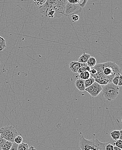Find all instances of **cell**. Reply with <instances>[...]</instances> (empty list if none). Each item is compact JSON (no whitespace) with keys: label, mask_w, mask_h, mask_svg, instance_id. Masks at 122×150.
<instances>
[{"label":"cell","mask_w":122,"mask_h":150,"mask_svg":"<svg viewBox=\"0 0 122 150\" xmlns=\"http://www.w3.org/2000/svg\"><path fill=\"white\" fill-rule=\"evenodd\" d=\"M67 0H47L39 8L40 13L47 18H60L65 16V9Z\"/></svg>","instance_id":"6da1fadb"},{"label":"cell","mask_w":122,"mask_h":150,"mask_svg":"<svg viewBox=\"0 0 122 150\" xmlns=\"http://www.w3.org/2000/svg\"><path fill=\"white\" fill-rule=\"evenodd\" d=\"M91 68L95 69L96 74L103 77L108 83L112 82L115 76L121 74V69L119 65L112 62L98 64Z\"/></svg>","instance_id":"7a4b0ae2"},{"label":"cell","mask_w":122,"mask_h":150,"mask_svg":"<svg viewBox=\"0 0 122 150\" xmlns=\"http://www.w3.org/2000/svg\"><path fill=\"white\" fill-rule=\"evenodd\" d=\"M108 143L101 142L97 139L87 140L82 136L80 139L79 147L82 150H105Z\"/></svg>","instance_id":"3957f363"},{"label":"cell","mask_w":122,"mask_h":150,"mask_svg":"<svg viewBox=\"0 0 122 150\" xmlns=\"http://www.w3.org/2000/svg\"><path fill=\"white\" fill-rule=\"evenodd\" d=\"M102 87L103 95L105 99L109 101L115 99L119 94V87L115 85L112 82Z\"/></svg>","instance_id":"277c9868"},{"label":"cell","mask_w":122,"mask_h":150,"mask_svg":"<svg viewBox=\"0 0 122 150\" xmlns=\"http://www.w3.org/2000/svg\"><path fill=\"white\" fill-rule=\"evenodd\" d=\"M0 135L2 138L9 141L14 142L15 137L18 135L17 129L13 126H6L0 129Z\"/></svg>","instance_id":"5b68a950"},{"label":"cell","mask_w":122,"mask_h":150,"mask_svg":"<svg viewBox=\"0 0 122 150\" xmlns=\"http://www.w3.org/2000/svg\"><path fill=\"white\" fill-rule=\"evenodd\" d=\"M82 8L80 7L79 4H74L69 2L66 3L65 9V16H70L73 14L80 13Z\"/></svg>","instance_id":"8992f818"},{"label":"cell","mask_w":122,"mask_h":150,"mask_svg":"<svg viewBox=\"0 0 122 150\" xmlns=\"http://www.w3.org/2000/svg\"><path fill=\"white\" fill-rule=\"evenodd\" d=\"M102 90V87L99 83L94 82L91 86L85 88V91L93 97H97Z\"/></svg>","instance_id":"52a82bcc"},{"label":"cell","mask_w":122,"mask_h":150,"mask_svg":"<svg viewBox=\"0 0 122 150\" xmlns=\"http://www.w3.org/2000/svg\"><path fill=\"white\" fill-rule=\"evenodd\" d=\"M70 69L74 73H76L81 67L87 66V63H82L79 62L72 61L69 64Z\"/></svg>","instance_id":"ba28073f"},{"label":"cell","mask_w":122,"mask_h":150,"mask_svg":"<svg viewBox=\"0 0 122 150\" xmlns=\"http://www.w3.org/2000/svg\"><path fill=\"white\" fill-rule=\"evenodd\" d=\"M75 87L79 91L81 92H83L85 91V85H84V80L82 79H78L75 81Z\"/></svg>","instance_id":"9c48e42d"},{"label":"cell","mask_w":122,"mask_h":150,"mask_svg":"<svg viewBox=\"0 0 122 150\" xmlns=\"http://www.w3.org/2000/svg\"><path fill=\"white\" fill-rule=\"evenodd\" d=\"M91 57V55L89 54L83 52L82 55L79 57L78 61L79 62L82 63H86L88 59Z\"/></svg>","instance_id":"30bf717a"},{"label":"cell","mask_w":122,"mask_h":150,"mask_svg":"<svg viewBox=\"0 0 122 150\" xmlns=\"http://www.w3.org/2000/svg\"><path fill=\"white\" fill-rule=\"evenodd\" d=\"M111 137L112 139L116 141L119 139L120 136V130H115L113 131L110 133Z\"/></svg>","instance_id":"8fae6325"},{"label":"cell","mask_w":122,"mask_h":150,"mask_svg":"<svg viewBox=\"0 0 122 150\" xmlns=\"http://www.w3.org/2000/svg\"><path fill=\"white\" fill-rule=\"evenodd\" d=\"M87 66L92 68L95 66L96 64V59L94 57H90L88 59L86 63Z\"/></svg>","instance_id":"7c38bea8"},{"label":"cell","mask_w":122,"mask_h":150,"mask_svg":"<svg viewBox=\"0 0 122 150\" xmlns=\"http://www.w3.org/2000/svg\"><path fill=\"white\" fill-rule=\"evenodd\" d=\"M79 76L80 79L84 80L87 79L91 77L90 72L87 71H84L79 74Z\"/></svg>","instance_id":"4fadbf2b"},{"label":"cell","mask_w":122,"mask_h":150,"mask_svg":"<svg viewBox=\"0 0 122 150\" xmlns=\"http://www.w3.org/2000/svg\"><path fill=\"white\" fill-rule=\"evenodd\" d=\"M95 82L94 78L91 77L89 79H87L84 80V85H85V88H87L89 86H91L92 84L94 83Z\"/></svg>","instance_id":"5bb4252c"},{"label":"cell","mask_w":122,"mask_h":150,"mask_svg":"<svg viewBox=\"0 0 122 150\" xmlns=\"http://www.w3.org/2000/svg\"><path fill=\"white\" fill-rule=\"evenodd\" d=\"M12 142L6 141L3 146L2 150H10L12 146Z\"/></svg>","instance_id":"9a60e30c"},{"label":"cell","mask_w":122,"mask_h":150,"mask_svg":"<svg viewBox=\"0 0 122 150\" xmlns=\"http://www.w3.org/2000/svg\"><path fill=\"white\" fill-rule=\"evenodd\" d=\"M6 47V43L4 38L0 36V51L4 50Z\"/></svg>","instance_id":"2e32d148"},{"label":"cell","mask_w":122,"mask_h":150,"mask_svg":"<svg viewBox=\"0 0 122 150\" xmlns=\"http://www.w3.org/2000/svg\"><path fill=\"white\" fill-rule=\"evenodd\" d=\"M29 146L26 143L22 142L21 143L18 144V150H29Z\"/></svg>","instance_id":"e0dca14e"},{"label":"cell","mask_w":122,"mask_h":150,"mask_svg":"<svg viewBox=\"0 0 122 150\" xmlns=\"http://www.w3.org/2000/svg\"><path fill=\"white\" fill-rule=\"evenodd\" d=\"M33 1L36 6L40 7L43 5L47 0H33Z\"/></svg>","instance_id":"ac0fdd59"},{"label":"cell","mask_w":122,"mask_h":150,"mask_svg":"<svg viewBox=\"0 0 122 150\" xmlns=\"http://www.w3.org/2000/svg\"><path fill=\"white\" fill-rule=\"evenodd\" d=\"M23 139L22 137L21 136H20V135H18L14 138V142L18 144L21 143L23 142Z\"/></svg>","instance_id":"d6986e66"},{"label":"cell","mask_w":122,"mask_h":150,"mask_svg":"<svg viewBox=\"0 0 122 150\" xmlns=\"http://www.w3.org/2000/svg\"><path fill=\"white\" fill-rule=\"evenodd\" d=\"M115 145L116 147H118L122 150V140L121 139H118L116 140V142L113 143V145Z\"/></svg>","instance_id":"ffe728a7"},{"label":"cell","mask_w":122,"mask_h":150,"mask_svg":"<svg viewBox=\"0 0 122 150\" xmlns=\"http://www.w3.org/2000/svg\"><path fill=\"white\" fill-rule=\"evenodd\" d=\"M119 75H120V74H117V75H116V76L114 77L113 79L112 82L114 84H115V85H117L118 79H119Z\"/></svg>","instance_id":"44dd1931"},{"label":"cell","mask_w":122,"mask_h":150,"mask_svg":"<svg viewBox=\"0 0 122 150\" xmlns=\"http://www.w3.org/2000/svg\"><path fill=\"white\" fill-rule=\"evenodd\" d=\"M6 141L7 140H5V139L0 136V150L2 149L3 146L4 144Z\"/></svg>","instance_id":"7402d4cb"},{"label":"cell","mask_w":122,"mask_h":150,"mask_svg":"<svg viewBox=\"0 0 122 150\" xmlns=\"http://www.w3.org/2000/svg\"><path fill=\"white\" fill-rule=\"evenodd\" d=\"M71 17H72V20L73 22L78 21L79 20V17L78 14H73V15H71Z\"/></svg>","instance_id":"603a6c76"},{"label":"cell","mask_w":122,"mask_h":150,"mask_svg":"<svg viewBox=\"0 0 122 150\" xmlns=\"http://www.w3.org/2000/svg\"><path fill=\"white\" fill-rule=\"evenodd\" d=\"M108 143L105 146V150H113V145L111 144Z\"/></svg>","instance_id":"cb8c5ba5"},{"label":"cell","mask_w":122,"mask_h":150,"mask_svg":"<svg viewBox=\"0 0 122 150\" xmlns=\"http://www.w3.org/2000/svg\"><path fill=\"white\" fill-rule=\"evenodd\" d=\"M68 2L71 4H79L81 3L82 0H67Z\"/></svg>","instance_id":"d4e9b609"},{"label":"cell","mask_w":122,"mask_h":150,"mask_svg":"<svg viewBox=\"0 0 122 150\" xmlns=\"http://www.w3.org/2000/svg\"><path fill=\"white\" fill-rule=\"evenodd\" d=\"M88 0H82V1L81 3L79 4V5L81 8H84L85 6H86L87 3L88 1Z\"/></svg>","instance_id":"484cf974"},{"label":"cell","mask_w":122,"mask_h":150,"mask_svg":"<svg viewBox=\"0 0 122 150\" xmlns=\"http://www.w3.org/2000/svg\"><path fill=\"white\" fill-rule=\"evenodd\" d=\"M18 144L15 143V142L13 143L12 146L11 148V150H17L18 149Z\"/></svg>","instance_id":"4316f807"},{"label":"cell","mask_w":122,"mask_h":150,"mask_svg":"<svg viewBox=\"0 0 122 150\" xmlns=\"http://www.w3.org/2000/svg\"><path fill=\"white\" fill-rule=\"evenodd\" d=\"M117 86H122V76L121 74H120V75H119V79H118V83H117Z\"/></svg>","instance_id":"83f0119b"},{"label":"cell","mask_w":122,"mask_h":150,"mask_svg":"<svg viewBox=\"0 0 122 150\" xmlns=\"http://www.w3.org/2000/svg\"><path fill=\"white\" fill-rule=\"evenodd\" d=\"M86 71V67H85V66H83V67H81V68L79 69V70L78 71V72L77 73L80 74L82 72Z\"/></svg>","instance_id":"f1b7e54d"},{"label":"cell","mask_w":122,"mask_h":150,"mask_svg":"<svg viewBox=\"0 0 122 150\" xmlns=\"http://www.w3.org/2000/svg\"><path fill=\"white\" fill-rule=\"evenodd\" d=\"M113 150H122V149L118 147H116L115 145H113Z\"/></svg>","instance_id":"f546056e"},{"label":"cell","mask_w":122,"mask_h":150,"mask_svg":"<svg viewBox=\"0 0 122 150\" xmlns=\"http://www.w3.org/2000/svg\"><path fill=\"white\" fill-rule=\"evenodd\" d=\"M86 71H87L90 72V71H91V68L87 65V66H86Z\"/></svg>","instance_id":"4dcf8cb0"},{"label":"cell","mask_w":122,"mask_h":150,"mask_svg":"<svg viewBox=\"0 0 122 150\" xmlns=\"http://www.w3.org/2000/svg\"><path fill=\"white\" fill-rule=\"evenodd\" d=\"M119 139L122 140V130H120V136Z\"/></svg>","instance_id":"1f68e13d"},{"label":"cell","mask_w":122,"mask_h":150,"mask_svg":"<svg viewBox=\"0 0 122 150\" xmlns=\"http://www.w3.org/2000/svg\"><path fill=\"white\" fill-rule=\"evenodd\" d=\"M35 149L33 146H31V147H29V150H35Z\"/></svg>","instance_id":"d6a6232c"},{"label":"cell","mask_w":122,"mask_h":150,"mask_svg":"<svg viewBox=\"0 0 122 150\" xmlns=\"http://www.w3.org/2000/svg\"><path fill=\"white\" fill-rule=\"evenodd\" d=\"M0 136H1V135H0Z\"/></svg>","instance_id":"836d02e7"}]
</instances>
